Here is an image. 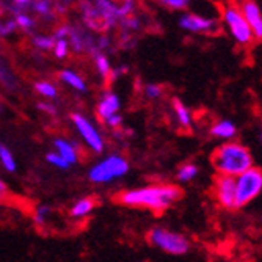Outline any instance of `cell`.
<instances>
[{
    "label": "cell",
    "instance_id": "27",
    "mask_svg": "<svg viewBox=\"0 0 262 262\" xmlns=\"http://www.w3.org/2000/svg\"><path fill=\"white\" fill-rule=\"evenodd\" d=\"M120 27L126 33H135L141 29V19L135 14H130L120 22Z\"/></svg>",
    "mask_w": 262,
    "mask_h": 262
},
{
    "label": "cell",
    "instance_id": "13",
    "mask_svg": "<svg viewBox=\"0 0 262 262\" xmlns=\"http://www.w3.org/2000/svg\"><path fill=\"white\" fill-rule=\"evenodd\" d=\"M54 149L57 154H60L71 166L76 165L79 162V149L74 141H71L68 138L58 137L54 140Z\"/></svg>",
    "mask_w": 262,
    "mask_h": 262
},
{
    "label": "cell",
    "instance_id": "8",
    "mask_svg": "<svg viewBox=\"0 0 262 262\" xmlns=\"http://www.w3.org/2000/svg\"><path fill=\"white\" fill-rule=\"evenodd\" d=\"M179 27L190 33H212L219 29V20L196 13H184L179 17Z\"/></svg>",
    "mask_w": 262,
    "mask_h": 262
},
{
    "label": "cell",
    "instance_id": "26",
    "mask_svg": "<svg viewBox=\"0 0 262 262\" xmlns=\"http://www.w3.org/2000/svg\"><path fill=\"white\" fill-rule=\"evenodd\" d=\"M51 213H52V209L46 204H39L35 212H33V223L36 226H44L47 222L51 219Z\"/></svg>",
    "mask_w": 262,
    "mask_h": 262
},
{
    "label": "cell",
    "instance_id": "44",
    "mask_svg": "<svg viewBox=\"0 0 262 262\" xmlns=\"http://www.w3.org/2000/svg\"><path fill=\"white\" fill-rule=\"evenodd\" d=\"M33 2H35V0H33Z\"/></svg>",
    "mask_w": 262,
    "mask_h": 262
},
{
    "label": "cell",
    "instance_id": "1",
    "mask_svg": "<svg viewBox=\"0 0 262 262\" xmlns=\"http://www.w3.org/2000/svg\"><path fill=\"white\" fill-rule=\"evenodd\" d=\"M182 196L179 187L170 184L145 185L126 190L120 195V203L129 207L149 209L154 212H163L178 203Z\"/></svg>",
    "mask_w": 262,
    "mask_h": 262
},
{
    "label": "cell",
    "instance_id": "40",
    "mask_svg": "<svg viewBox=\"0 0 262 262\" xmlns=\"http://www.w3.org/2000/svg\"><path fill=\"white\" fill-rule=\"evenodd\" d=\"M8 196V185L4 179H0V201H4Z\"/></svg>",
    "mask_w": 262,
    "mask_h": 262
},
{
    "label": "cell",
    "instance_id": "37",
    "mask_svg": "<svg viewBox=\"0 0 262 262\" xmlns=\"http://www.w3.org/2000/svg\"><path fill=\"white\" fill-rule=\"evenodd\" d=\"M110 46H112V39H110V36H107V35H101V36H98V38H96V47H98V52H104V51H107Z\"/></svg>",
    "mask_w": 262,
    "mask_h": 262
},
{
    "label": "cell",
    "instance_id": "36",
    "mask_svg": "<svg viewBox=\"0 0 262 262\" xmlns=\"http://www.w3.org/2000/svg\"><path fill=\"white\" fill-rule=\"evenodd\" d=\"M38 110H41L42 113L46 115H51V116H55L57 115V107L51 102V101H42V102H38Z\"/></svg>",
    "mask_w": 262,
    "mask_h": 262
},
{
    "label": "cell",
    "instance_id": "15",
    "mask_svg": "<svg viewBox=\"0 0 262 262\" xmlns=\"http://www.w3.org/2000/svg\"><path fill=\"white\" fill-rule=\"evenodd\" d=\"M210 135L217 140L231 141L237 135V126L231 120H220L210 127Z\"/></svg>",
    "mask_w": 262,
    "mask_h": 262
},
{
    "label": "cell",
    "instance_id": "31",
    "mask_svg": "<svg viewBox=\"0 0 262 262\" xmlns=\"http://www.w3.org/2000/svg\"><path fill=\"white\" fill-rule=\"evenodd\" d=\"M163 94V88L162 85L159 83H148L145 86V96L151 101H156V99H160Z\"/></svg>",
    "mask_w": 262,
    "mask_h": 262
},
{
    "label": "cell",
    "instance_id": "11",
    "mask_svg": "<svg viewBox=\"0 0 262 262\" xmlns=\"http://www.w3.org/2000/svg\"><path fill=\"white\" fill-rule=\"evenodd\" d=\"M121 110V101L120 96L113 91H104L101 94V98L96 104V115L99 120L104 123L105 120H108L110 116L120 113Z\"/></svg>",
    "mask_w": 262,
    "mask_h": 262
},
{
    "label": "cell",
    "instance_id": "21",
    "mask_svg": "<svg viewBox=\"0 0 262 262\" xmlns=\"http://www.w3.org/2000/svg\"><path fill=\"white\" fill-rule=\"evenodd\" d=\"M35 91L39 94L41 98L49 99V101H54L58 96V88L51 80H38V82H35Z\"/></svg>",
    "mask_w": 262,
    "mask_h": 262
},
{
    "label": "cell",
    "instance_id": "38",
    "mask_svg": "<svg viewBox=\"0 0 262 262\" xmlns=\"http://www.w3.org/2000/svg\"><path fill=\"white\" fill-rule=\"evenodd\" d=\"M33 0H13V8L17 11H27L29 8H32Z\"/></svg>",
    "mask_w": 262,
    "mask_h": 262
},
{
    "label": "cell",
    "instance_id": "14",
    "mask_svg": "<svg viewBox=\"0 0 262 262\" xmlns=\"http://www.w3.org/2000/svg\"><path fill=\"white\" fill-rule=\"evenodd\" d=\"M58 80L61 83H64L66 86H69L71 90L77 91V93H86V90H88L85 79L74 69H63V71H60Z\"/></svg>",
    "mask_w": 262,
    "mask_h": 262
},
{
    "label": "cell",
    "instance_id": "43",
    "mask_svg": "<svg viewBox=\"0 0 262 262\" xmlns=\"http://www.w3.org/2000/svg\"><path fill=\"white\" fill-rule=\"evenodd\" d=\"M2 2H7V0H2Z\"/></svg>",
    "mask_w": 262,
    "mask_h": 262
},
{
    "label": "cell",
    "instance_id": "32",
    "mask_svg": "<svg viewBox=\"0 0 262 262\" xmlns=\"http://www.w3.org/2000/svg\"><path fill=\"white\" fill-rule=\"evenodd\" d=\"M79 0H54V8L57 14H64L71 7L77 5Z\"/></svg>",
    "mask_w": 262,
    "mask_h": 262
},
{
    "label": "cell",
    "instance_id": "2",
    "mask_svg": "<svg viewBox=\"0 0 262 262\" xmlns=\"http://www.w3.org/2000/svg\"><path fill=\"white\" fill-rule=\"evenodd\" d=\"M212 166L220 176L237 178L244 171L253 166V154L247 146L237 141H225L215 151L212 157Z\"/></svg>",
    "mask_w": 262,
    "mask_h": 262
},
{
    "label": "cell",
    "instance_id": "4",
    "mask_svg": "<svg viewBox=\"0 0 262 262\" xmlns=\"http://www.w3.org/2000/svg\"><path fill=\"white\" fill-rule=\"evenodd\" d=\"M148 242L154 248L174 256L185 254L190 250V242L187 241V237L162 226H156L148 232Z\"/></svg>",
    "mask_w": 262,
    "mask_h": 262
},
{
    "label": "cell",
    "instance_id": "33",
    "mask_svg": "<svg viewBox=\"0 0 262 262\" xmlns=\"http://www.w3.org/2000/svg\"><path fill=\"white\" fill-rule=\"evenodd\" d=\"M17 30L14 19H8V20H2L0 22V36H10Z\"/></svg>",
    "mask_w": 262,
    "mask_h": 262
},
{
    "label": "cell",
    "instance_id": "7",
    "mask_svg": "<svg viewBox=\"0 0 262 262\" xmlns=\"http://www.w3.org/2000/svg\"><path fill=\"white\" fill-rule=\"evenodd\" d=\"M222 19H223V24L228 27L231 36L234 38V41L237 44L248 46L253 42V39H254L253 32H251L248 22L245 20L239 7H232V5L226 7L223 10Z\"/></svg>",
    "mask_w": 262,
    "mask_h": 262
},
{
    "label": "cell",
    "instance_id": "42",
    "mask_svg": "<svg viewBox=\"0 0 262 262\" xmlns=\"http://www.w3.org/2000/svg\"><path fill=\"white\" fill-rule=\"evenodd\" d=\"M259 138H260V141H262V134H260V137H259Z\"/></svg>",
    "mask_w": 262,
    "mask_h": 262
},
{
    "label": "cell",
    "instance_id": "10",
    "mask_svg": "<svg viewBox=\"0 0 262 262\" xmlns=\"http://www.w3.org/2000/svg\"><path fill=\"white\" fill-rule=\"evenodd\" d=\"M215 198L219 204L225 209H237L235 207V178L220 176L215 182Z\"/></svg>",
    "mask_w": 262,
    "mask_h": 262
},
{
    "label": "cell",
    "instance_id": "16",
    "mask_svg": "<svg viewBox=\"0 0 262 262\" xmlns=\"http://www.w3.org/2000/svg\"><path fill=\"white\" fill-rule=\"evenodd\" d=\"M96 207V201L93 198L86 196V198H80L77 200L73 206L69 209V215L71 219L74 220H82V219H86L88 215H91V212Z\"/></svg>",
    "mask_w": 262,
    "mask_h": 262
},
{
    "label": "cell",
    "instance_id": "6",
    "mask_svg": "<svg viewBox=\"0 0 262 262\" xmlns=\"http://www.w3.org/2000/svg\"><path fill=\"white\" fill-rule=\"evenodd\" d=\"M71 123H73L74 129L90 151H93L94 154H101L105 149V140L102 137V132L90 118L82 113H73L71 115Z\"/></svg>",
    "mask_w": 262,
    "mask_h": 262
},
{
    "label": "cell",
    "instance_id": "35",
    "mask_svg": "<svg viewBox=\"0 0 262 262\" xmlns=\"http://www.w3.org/2000/svg\"><path fill=\"white\" fill-rule=\"evenodd\" d=\"M104 124L108 127V129H120L123 126V115L121 113H116L113 116H110L108 120L104 121Z\"/></svg>",
    "mask_w": 262,
    "mask_h": 262
},
{
    "label": "cell",
    "instance_id": "30",
    "mask_svg": "<svg viewBox=\"0 0 262 262\" xmlns=\"http://www.w3.org/2000/svg\"><path fill=\"white\" fill-rule=\"evenodd\" d=\"M159 2L166 7V8H170V10H174V11H184L188 8L190 2L192 0H159Z\"/></svg>",
    "mask_w": 262,
    "mask_h": 262
},
{
    "label": "cell",
    "instance_id": "3",
    "mask_svg": "<svg viewBox=\"0 0 262 262\" xmlns=\"http://www.w3.org/2000/svg\"><path fill=\"white\" fill-rule=\"evenodd\" d=\"M129 171H130L129 160L121 154L113 152L102 157L99 162H96L91 166L88 171V179L93 184L104 185V184H112L118 179H123L124 176L129 174Z\"/></svg>",
    "mask_w": 262,
    "mask_h": 262
},
{
    "label": "cell",
    "instance_id": "39",
    "mask_svg": "<svg viewBox=\"0 0 262 262\" xmlns=\"http://www.w3.org/2000/svg\"><path fill=\"white\" fill-rule=\"evenodd\" d=\"M127 73V66H118L112 69V74H110V80H116L118 77H121Z\"/></svg>",
    "mask_w": 262,
    "mask_h": 262
},
{
    "label": "cell",
    "instance_id": "18",
    "mask_svg": "<svg viewBox=\"0 0 262 262\" xmlns=\"http://www.w3.org/2000/svg\"><path fill=\"white\" fill-rule=\"evenodd\" d=\"M32 10L35 14H38L46 20H54L57 16L54 8V0H35L32 4Z\"/></svg>",
    "mask_w": 262,
    "mask_h": 262
},
{
    "label": "cell",
    "instance_id": "34",
    "mask_svg": "<svg viewBox=\"0 0 262 262\" xmlns=\"http://www.w3.org/2000/svg\"><path fill=\"white\" fill-rule=\"evenodd\" d=\"M71 32V26L69 24H60V26L55 29V32L52 33L54 39H68Z\"/></svg>",
    "mask_w": 262,
    "mask_h": 262
},
{
    "label": "cell",
    "instance_id": "29",
    "mask_svg": "<svg viewBox=\"0 0 262 262\" xmlns=\"http://www.w3.org/2000/svg\"><path fill=\"white\" fill-rule=\"evenodd\" d=\"M46 162L49 163V165H52V166H55V168H58V170H68V168H71V165L60 154H57L55 151H51V152L46 154Z\"/></svg>",
    "mask_w": 262,
    "mask_h": 262
},
{
    "label": "cell",
    "instance_id": "41",
    "mask_svg": "<svg viewBox=\"0 0 262 262\" xmlns=\"http://www.w3.org/2000/svg\"><path fill=\"white\" fill-rule=\"evenodd\" d=\"M2 108H4V105H2V102H0V112H2Z\"/></svg>",
    "mask_w": 262,
    "mask_h": 262
},
{
    "label": "cell",
    "instance_id": "24",
    "mask_svg": "<svg viewBox=\"0 0 262 262\" xmlns=\"http://www.w3.org/2000/svg\"><path fill=\"white\" fill-rule=\"evenodd\" d=\"M54 42H55L54 36L46 33H36L32 38V46L39 52H52Z\"/></svg>",
    "mask_w": 262,
    "mask_h": 262
},
{
    "label": "cell",
    "instance_id": "25",
    "mask_svg": "<svg viewBox=\"0 0 262 262\" xmlns=\"http://www.w3.org/2000/svg\"><path fill=\"white\" fill-rule=\"evenodd\" d=\"M0 83H2L7 90H14L16 88V77L11 73V69L5 63V60L0 57Z\"/></svg>",
    "mask_w": 262,
    "mask_h": 262
},
{
    "label": "cell",
    "instance_id": "23",
    "mask_svg": "<svg viewBox=\"0 0 262 262\" xmlns=\"http://www.w3.org/2000/svg\"><path fill=\"white\" fill-rule=\"evenodd\" d=\"M200 174V168H198V165L195 163H184L181 168L178 170V181L182 182V184H188V182H192L198 178Z\"/></svg>",
    "mask_w": 262,
    "mask_h": 262
},
{
    "label": "cell",
    "instance_id": "20",
    "mask_svg": "<svg viewBox=\"0 0 262 262\" xmlns=\"http://www.w3.org/2000/svg\"><path fill=\"white\" fill-rule=\"evenodd\" d=\"M0 165L8 173H14L17 170V162L13 151L7 145H4V143H0Z\"/></svg>",
    "mask_w": 262,
    "mask_h": 262
},
{
    "label": "cell",
    "instance_id": "5",
    "mask_svg": "<svg viewBox=\"0 0 262 262\" xmlns=\"http://www.w3.org/2000/svg\"><path fill=\"white\" fill-rule=\"evenodd\" d=\"M262 193V170L251 166L235 178V207H244Z\"/></svg>",
    "mask_w": 262,
    "mask_h": 262
},
{
    "label": "cell",
    "instance_id": "17",
    "mask_svg": "<svg viewBox=\"0 0 262 262\" xmlns=\"http://www.w3.org/2000/svg\"><path fill=\"white\" fill-rule=\"evenodd\" d=\"M171 107H173V113L176 116V121L181 127L184 129H190L193 124V118H192V112H190V108L179 99H173L171 102Z\"/></svg>",
    "mask_w": 262,
    "mask_h": 262
},
{
    "label": "cell",
    "instance_id": "28",
    "mask_svg": "<svg viewBox=\"0 0 262 262\" xmlns=\"http://www.w3.org/2000/svg\"><path fill=\"white\" fill-rule=\"evenodd\" d=\"M52 54L58 60L68 58V55L71 54V44H69V41L68 39H55L54 47H52Z\"/></svg>",
    "mask_w": 262,
    "mask_h": 262
},
{
    "label": "cell",
    "instance_id": "9",
    "mask_svg": "<svg viewBox=\"0 0 262 262\" xmlns=\"http://www.w3.org/2000/svg\"><path fill=\"white\" fill-rule=\"evenodd\" d=\"M68 41L71 44V51L77 54H96V38L91 36L90 30L82 26H71V32L68 36Z\"/></svg>",
    "mask_w": 262,
    "mask_h": 262
},
{
    "label": "cell",
    "instance_id": "12",
    "mask_svg": "<svg viewBox=\"0 0 262 262\" xmlns=\"http://www.w3.org/2000/svg\"><path fill=\"white\" fill-rule=\"evenodd\" d=\"M241 11L248 22V26L253 32L254 39H262V10L254 0H245L241 7Z\"/></svg>",
    "mask_w": 262,
    "mask_h": 262
},
{
    "label": "cell",
    "instance_id": "22",
    "mask_svg": "<svg viewBox=\"0 0 262 262\" xmlns=\"http://www.w3.org/2000/svg\"><path fill=\"white\" fill-rule=\"evenodd\" d=\"M14 24L16 27L26 33L33 32V29L36 27V20L32 14H29L27 11H17L14 14Z\"/></svg>",
    "mask_w": 262,
    "mask_h": 262
},
{
    "label": "cell",
    "instance_id": "19",
    "mask_svg": "<svg viewBox=\"0 0 262 262\" xmlns=\"http://www.w3.org/2000/svg\"><path fill=\"white\" fill-rule=\"evenodd\" d=\"M93 61H94V68H96V73L99 74V77L110 80V74L113 68H112L108 57L104 52H96V54H93Z\"/></svg>",
    "mask_w": 262,
    "mask_h": 262
}]
</instances>
